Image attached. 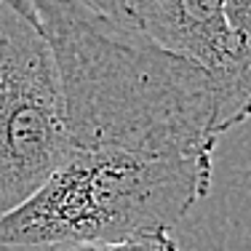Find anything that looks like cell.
Returning a JSON list of instances; mask_svg holds the SVG:
<instances>
[{"label":"cell","instance_id":"cell-1","mask_svg":"<svg viewBox=\"0 0 251 251\" xmlns=\"http://www.w3.org/2000/svg\"><path fill=\"white\" fill-rule=\"evenodd\" d=\"M51 49L70 150L214 155L217 97L193 59L80 0H29Z\"/></svg>","mask_w":251,"mask_h":251},{"label":"cell","instance_id":"cell-2","mask_svg":"<svg viewBox=\"0 0 251 251\" xmlns=\"http://www.w3.org/2000/svg\"><path fill=\"white\" fill-rule=\"evenodd\" d=\"M211 174L214 155L70 150L25 201L0 214V243H104L171 230L208 195Z\"/></svg>","mask_w":251,"mask_h":251},{"label":"cell","instance_id":"cell-3","mask_svg":"<svg viewBox=\"0 0 251 251\" xmlns=\"http://www.w3.org/2000/svg\"><path fill=\"white\" fill-rule=\"evenodd\" d=\"M70 152L51 49L29 0H0V214Z\"/></svg>","mask_w":251,"mask_h":251},{"label":"cell","instance_id":"cell-4","mask_svg":"<svg viewBox=\"0 0 251 251\" xmlns=\"http://www.w3.org/2000/svg\"><path fill=\"white\" fill-rule=\"evenodd\" d=\"M134 19L160 49L193 59L208 73L219 136L241 126L238 56L225 19V0H134Z\"/></svg>","mask_w":251,"mask_h":251},{"label":"cell","instance_id":"cell-5","mask_svg":"<svg viewBox=\"0 0 251 251\" xmlns=\"http://www.w3.org/2000/svg\"><path fill=\"white\" fill-rule=\"evenodd\" d=\"M225 19L238 56V118H251V0H225Z\"/></svg>","mask_w":251,"mask_h":251},{"label":"cell","instance_id":"cell-6","mask_svg":"<svg viewBox=\"0 0 251 251\" xmlns=\"http://www.w3.org/2000/svg\"><path fill=\"white\" fill-rule=\"evenodd\" d=\"M32 251H179L171 230L145 232V235L123 238V241H104V243H64V246H27Z\"/></svg>","mask_w":251,"mask_h":251},{"label":"cell","instance_id":"cell-7","mask_svg":"<svg viewBox=\"0 0 251 251\" xmlns=\"http://www.w3.org/2000/svg\"><path fill=\"white\" fill-rule=\"evenodd\" d=\"M80 3H86L88 8L99 11V14H104V16H112V19H118V22L136 25V19H134V0H80Z\"/></svg>","mask_w":251,"mask_h":251},{"label":"cell","instance_id":"cell-8","mask_svg":"<svg viewBox=\"0 0 251 251\" xmlns=\"http://www.w3.org/2000/svg\"><path fill=\"white\" fill-rule=\"evenodd\" d=\"M0 251H32L27 246H5V243H0Z\"/></svg>","mask_w":251,"mask_h":251}]
</instances>
